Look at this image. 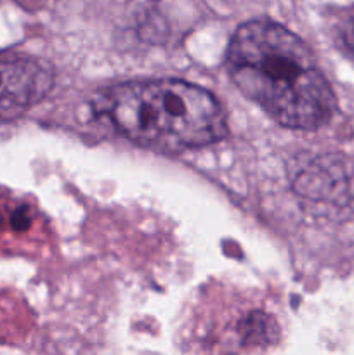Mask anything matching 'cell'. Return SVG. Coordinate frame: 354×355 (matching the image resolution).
Returning a JSON list of instances; mask_svg holds the SVG:
<instances>
[{
  "mask_svg": "<svg viewBox=\"0 0 354 355\" xmlns=\"http://www.w3.org/2000/svg\"><path fill=\"white\" fill-rule=\"evenodd\" d=\"M233 82L288 128L312 130L332 118L335 97L307 45L269 19L243 23L228 49Z\"/></svg>",
  "mask_w": 354,
  "mask_h": 355,
  "instance_id": "cell-1",
  "label": "cell"
},
{
  "mask_svg": "<svg viewBox=\"0 0 354 355\" xmlns=\"http://www.w3.org/2000/svg\"><path fill=\"white\" fill-rule=\"evenodd\" d=\"M96 110L125 137L156 151L203 148L228 132L219 101L183 80L120 83L97 97Z\"/></svg>",
  "mask_w": 354,
  "mask_h": 355,
  "instance_id": "cell-2",
  "label": "cell"
},
{
  "mask_svg": "<svg viewBox=\"0 0 354 355\" xmlns=\"http://www.w3.org/2000/svg\"><path fill=\"white\" fill-rule=\"evenodd\" d=\"M54 85L51 64L30 55H0V123L40 103Z\"/></svg>",
  "mask_w": 354,
  "mask_h": 355,
  "instance_id": "cell-3",
  "label": "cell"
},
{
  "mask_svg": "<svg viewBox=\"0 0 354 355\" xmlns=\"http://www.w3.org/2000/svg\"><path fill=\"white\" fill-rule=\"evenodd\" d=\"M347 40H349L351 47L354 49V23H353V26L349 28V33H347Z\"/></svg>",
  "mask_w": 354,
  "mask_h": 355,
  "instance_id": "cell-4",
  "label": "cell"
}]
</instances>
